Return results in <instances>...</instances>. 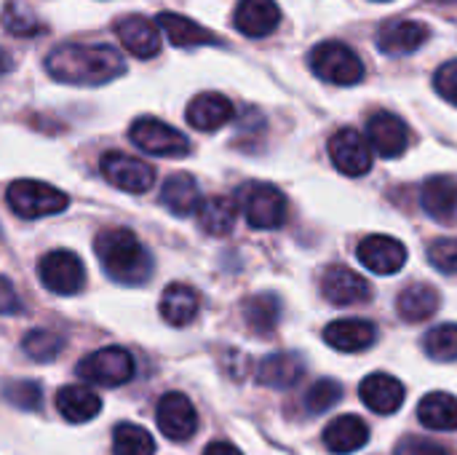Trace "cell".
I'll use <instances>...</instances> for the list:
<instances>
[{
	"label": "cell",
	"instance_id": "6da1fadb",
	"mask_svg": "<svg viewBox=\"0 0 457 455\" xmlns=\"http://www.w3.org/2000/svg\"><path fill=\"white\" fill-rule=\"evenodd\" d=\"M51 78L72 86H104L126 72L118 48L102 43H64L46 59Z\"/></svg>",
	"mask_w": 457,
	"mask_h": 455
},
{
	"label": "cell",
	"instance_id": "7a4b0ae2",
	"mask_svg": "<svg viewBox=\"0 0 457 455\" xmlns=\"http://www.w3.org/2000/svg\"><path fill=\"white\" fill-rule=\"evenodd\" d=\"M94 252L99 257L102 271L118 284L137 287V284L147 282L150 274H153L150 252L142 247L137 233L129 231V228H107V231H102L96 236V241H94Z\"/></svg>",
	"mask_w": 457,
	"mask_h": 455
},
{
	"label": "cell",
	"instance_id": "3957f363",
	"mask_svg": "<svg viewBox=\"0 0 457 455\" xmlns=\"http://www.w3.org/2000/svg\"><path fill=\"white\" fill-rule=\"evenodd\" d=\"M236 204L241 206L246 223L260 231H276L287 223V196L270 182H246L236 193Z\"/></svg>",
	"mask_w": 457,
	"mask_h": 455
},
{
	"label": "cell",
	"instance_id": "277c9868",
	"mask_svg": "<svg viewBox=\"0 0 457 455\" xmlns=\"http://www.w3.org/2000/svg\"><path fill=\"white\" fill-rule=\"evenodd\" d=\"M5 201H8V209L16 217H24V220L59 215L70 204V198L62 190H56L54 185L40 182V180H16V182H11L8 190H5Z\"/></svg>",
	"mask_w": 457,
	"mask_h": 455
},
{
	"label": "cell",
	"instance_id": "5b68a950",
	"mask_svg": "<svg viewBox=\"0 0 457 455\" xmlns=\"http://www.w3.org/2000/svg\"><path fill=\"white\" fill-rule=\"evenodd\" d=\"M311 70L321 80H329L337 86H351L364 78V62L356 56V51H351L340 40L319 43L311 51Z\"/></svg>",
	"mask_w": 457,
	"mask_h": 455
},
{
	"label": "cell",
	"instance_id": "8992f818",
	"mask_svg": "<svg viewBox=\"0 0 457 455\" xmlns=\"http://www.w3.org/2000/svg\"><path fill=\"white\" fill-rule=\"evenodd\" d=\"M78 375L83 381L104 386V389L123 386L134 378V357L120 346H107V349L91 351L86 359H80Z\"/></svg>",
	"mask_w": 457,
	"mask_h": 455
},
{
	"label": "cell",
	"instance_id": "52a82bcc",
	"mask_svg": "<svg viewBox=\"0 0 457 455\" xmlns=\"http://www.w3.org/2000/svg\"><path fill=\"white\" fill-rule=\"evenodd\" d=\"M129 139L150 153V156H161V158H182L190 153V139L177 131L174 126L158 121V118H137L129 129Z\"/></svg>",
	"mask_w": 457,
	"mask_h": 455
},
{
	"label": "cell",
	"instance_id": "ba28073f",
	"mask_svg": "<svg viewBox=\"0 0 457 455\" xmlns=\"http://www.w3.org/2000/svg\"><path fill=\"white\" fill-rule=\"evenodd\" d=\"M37 276L43 287L54 295H78L86 282V268L80 257L70 249H54L40 257L37 263Z\"/></svg>",
	"mask_w": 457,
	"mask_h": 455
},
{
	"label": "cell",
	"instance_id": "9c48e42d",
	"mask_svg": "<svg viewBox=\"0 0 457 455\" xmlns=\"http://www.w3.org/2000/svg\"><path fill=\"white\" fill-rule=\"evenodd\" d=\"M99 169L110 185H115L118 190H126V193H147L155 182V169L147 161H142L137 156L118 153V150L104 153L99 161Z\"/></svg>",
	"mask_w": 457,
	"mask_h": 455
},
{
	"label": "cell",
	"instance_id": "30bf717a",
	"mask_svg": "<svg viewBox=\"0 0 457 455\" xmlns=\"http://www.w3.org/2000/svg\"><path fill=\"white\" fill-rule=\"evenodd\" d=\"M329 158L345 177H361L372 169V147L356 129H340L329 139Z\"/></svg>",
	"mask_w": 457,
	"mask_h": 455
},
{
	"label": "cell",
	"instance_id": "8fae6325",
	"mask_svg": "<svg viewBox=\"0 0 457 455\" xmlns=\"http://www.w3.org/2000/svg\"><path fill=\"white\" fill-rule=\"evenodd\" d=\"M155 424L163 432L166 440L171 442H185L195 434L198 429V413L193 408V402L179 394V392H169L161 397L158 410H155Z\"/></svg>",
	"mask_w": 457,
	"mask_h": 455
},
{
	"label": "cell",
	"instance_id": "7c38bea8",
	"mask_svg": "<svg viewBox=\"0 0 457 455\" xmlns=\"http://www.w3.org/2000/svg\"><path fill=\"white\" fill-rule=\"evenodd\" d=\"M367 142L378 156L399 158L410 147V129L399 115L388 110H378L367 121Z\"/></svg>",
	"mask_w": 457,
	"mask_h": 455
},
{
	"label": "cell",
	"instance_id": "4fadbf2b",
	"mask_svg": "<svg viewBox=\"0 0 457 455\" xmlns=\"http://www.w3.org/2000/svg\"><path fill=\"white\" fill-rule=\"evenodd\" d=\"M356 257L361 260L364 268H370L372 274L378 276H391V274H399L407 263V247L394 239V236H383V233H375V236H367L359 249H356Z\"/></svg>",
	"mask_w": 457,
	"mask_h": 455
},
{
	"label": "cell",
	"instance_id": "5bb4252c",
	"mask_svg": "<svg viewBox=\"0 0 457 455\" xmlns=\"http://www.w3.org/2000/svg\"><path fill=\"white\" fill-rule=\"evenodd\" d=\"M321 292L332 306H361L372 298V287L345 265H332L324 274Z\"/></svg>",
	"mask_w": 457,
	"mask_h": 455
},
{
	"label": "cell",
	"instance_id": "9a60e30c",
	"mask_svg": "<svg viewBox=\"0 0 457 455\" xmlns=\"http://www.w3.org/2000/svg\"><path fill=\"white\" fill-rule=\"evenodd\" d=\"M324 341L343 354H359L375 346L378 341V327L375 322L367 319H335L324 330Z\"/></svg>",
	"mask_w": 457,
	"mask_h": 455
},
{
	"label": "cell",
	"instance_id": "2e32d148",
	"mask_svg": "<svg viewBox=\"0 0 457 455\" xmlns=\"http://www.w3.org/2000/svg\"><path fill=\"white\" fill-rule=\"evenodd\" d=\"M115 35L120 38V43L126 46L129 54H134L137 59H150L161 51V32L158 24H153L145 16H123L115 21Z\"/></svg>",
	"mask_w": 457,
	"mask_h": 455
},
{
	"label": "cell",
	"instance_id": "e0dca14e",
	"mask_svg": "<svg viewBox=\"0 0 457 455\" xmlns=\"http://www.w3.org/2000/svg\"><path fill=\"white\" fill-rule=\"evenodd\" d=\"M428 38H431L428 24L415 21V19H402V21H391L380 29L378 46L388 56H404V54L418 51Z\"/></svg>",
	"mask_w": 457,
	"mask_h": 455
},
{
	"label": "cell",
	"instance_id": "ac0fdd59",
	"mask_svg": "<svg viewBox=\"0 0 457 455\" xmlns=\"http://www.w3.org/2000/svg\"><path fill=\"white\" fill-rule=\"evenodd\" d=\"M359 397H361V402L370 410H375L380 416H391V413H396L404 405L407 392H404L402 381H396L394 375L375 373V375H370V378L361 381Z\"/></svg>",
	"mask_w": 457,
	"mask_h": 455
},
{
	"label": "cell",
	"instance_id": "d6986e66",
	"mask_svg": "<svg viewBox=\"0 0 457 455\" xmlns=\"http://www.w3.org/2000/svg\"><path fill=\"white\" fill-rule=\"evenodd\" d=\"M233 102L225 94L206 91L187 105V123L198 131H217L233 121Z\"/></svg>",
	"mask_w": 457,
	"mask_h": 455
},
{
	"label": "cell",
	"instance_id": "ffe728a7",
	"mask_svg": "<svg viewBox=\"0 0 457 455\" xmlns=\"http://www.w3.org/2000/svg\"><path fill=\"white\" fill-rule=\"evenodd\" d=\"M281 21V11L273 0H241L236 5L233 24L246 38H265Z\"/></svg>",
	"mask_w": 457,
	"mask_h": 455
},
{
	"label": "cell",
	"instance_id": "44dd1931",
	"mask_svg": "<svg viewBox=\"0 0 457 455\" xmlns=\"http://www.w3.org/2000/svg\"><path fill=\"white\" fill-rule=\"evenodd\" d=\"M420 204L423 209L442 220V223H453L457 220V180L450 174H436V177H428L423 182V190H420Z\"/></svg>",
	"mask_w": 457,
	"mask_h": 455
},
{
	"label": "cell",
	"instance_id": "7402d4cb",
	"mask_svg": "<svg viewBox=\"0 0 457 455\" xmlns=\"http://www.w3.org/2000/svg\"><path fill=\"white\" fill-rule=\"evenodd\" d=\"M305 362L297 354H270L257 365V383L268 389H292L303 381Z\"/></svg>",
	"mask_w": 457,
	"mask_h": 455
},
{
	"label": "cell",
	"instance_id": "603a6c76",
	"mask_svg": "<svg viewBox=\"0 0 457 455\" xmlns=\"http://www.w3.org/2000/svg\"><path fill=\"white\" fill-rule=\"evenodd\" d=\"M367 442H370V426L359 416H340L324 429V445L335 455L356 453Z\"/></svg>",
	"mask_w": 457,
	"mask_h": 455
},
{
	"label": "cell",
	"instance_id": "cb8c5ba5",
	"mask_svg": "<svg viewBox=\"0 0 457 455\" xmlns=\"http://www.w3.org/2000/svg\"><path fill=\"white\" fill-rule=\"evenodd\" d=\"M161 204L177 215V217H187L193 212H198L201 206V188L195 182V177H190L187 172H177L171 174L163 188H161Z\"/></svg>",
	"mask_w": 457,
	"mask_h": 455
},
{
	"label": "cell",
	"instance_id": "d4e9b609",
	"mask_svg": "<svg viewBox=\"0 0 457 455\" xmlns=\"http://www.w3.org/2000/svg\"><path fill=\"white\" fill-rule=\"evenodd\" d=\"M201 308V298L187 284H169L161 295V316L171 327H187Z\"/></svg>",
	"mask_w": 457,
	"mask_h": 455
},
{
	"label": "cell",
	"instance_id": "484cf974",
	"mask_svg": "<svg viewBox=\"0 0 457 455\" xmlns=\"http://www.w3.org/2000/svg\"><path fill=\"white\" fill-rule=\"evenodd\" d=\"M56 410L67 424H88L99 416L102 400L86 386H64L56 394Z\"/></svg>",
	"mask_w": 457,
	"mask_h": 455
},
{
	"label": "cell",
	"instance_id": "4316f807",
	"mask_svg": "<svg viewBox=\"0 0 457 455\" xmlns=\"http://www.w3.org/2000/svg\"><path fill=\"white\" fill-rule=\"evenodd\" d=\"M158 27H161V32H163L174 46H179V48L217 43L214 32H209L206 27L195 24L193 19L182 16V13H171V11L158 13Z\"/></svg>",
	"mask_w": 457,
	"mask_h": 455
},
{
	"label": "cell",
	"instance_id": "83f0119b",
	"mask_svg": "<svg viewBox=\"0 0 457 455\" xmlns=\"http://www.w3.org/2000/svg\"><path fill=\"white\" fill-rule=\"evenodd\" d=\"M396 308H399V314H402L404 322H412V324L426 322L439 308V292L431 284L415 282V284H410V287H404L399 292Z\"/></svg>",
	"mask_w": 457,
	"mask_h": 455
},
{
	"label": "cell",
	"instance_id": "f1b7e54d",
	"mask_svg": "<svg viewBox=\"0 0 457 455\" xmlns=\"http://www.w3.org/2000/svg\"><path fill=\"white\" fill-rule=\"evenodd\" d=\"M418 418L426 429L457 432V397L447 392L426 394L418 405Z\"/></svg>",
	"mask_w": 457,
	"mask_h": 455
},
{
	"label": "cell",
	"instance_id": "f546056e",
	"mask_svg": "<svg viewBox=\"0 0 457 455\" xmlns=\"http://www.w3.org/2000/svg\"><path fill=\"white\" fill-rule=\"evenodd\" d=\"M238 204L228 196H212L198 206V225L209 236H228L236 228Z\"/></svg>",
	"mask_w": 457,
	"mask_h": 455
},
{
	"label": "cell",
	"instance_id": "4dcf8cb0",
	"mask_svg": "<svg viewBox=\"0 0 457 455\" xmlns=\"http://www.w3.org/2000/svg\"><path fill=\"white\" fill-rule=\"evenodd\" d=\"M281 319V300L273 292H260L244 300V322L254 335H270Z\"/></svg>",
	"mask_w": 457,
	"mask_h": 455
},
{
	"label": "cell",
	"instance_id": "1f68e13d",
	"mask_svg": "<svg viewBox=\"0 0 457 455\" xmlns=\"http://www.w3.org/2000/svg\"><path fill=\"white\" fill-rule=\"evenodd\" d=\"M155 442L147 429L137 424H118L112 432V455H153Z\"/></svg>",
	"mask_w": 457,
	"mask_h": 455
},
{
	"label": "cell",
	"instance_id": "d6a6232c",
	"mask_svg": "<svg viewBox=\"0 0 457 455\" xmlns=\"http://www.w3.org/2000/svg\"><path fill=\"white\" fill-rule=\"evenodd\" d=\"M0 24L11 32V35H19V38H32L43 29L40 19L35 16V11L19 0H11L3 5V13H0Z\"/></svg>",
	"mask_w": 457,
	"mask_h": 455
},
{
	"label": "cell",
	"instance_id": "836d02e7",
	"mask_svg": "<svg viewBox=\"0 0 457 455\" xmlns=\"http://www.w3.org/2000/svg\"><path fill=\"white\" fill-rule=\"evenodd\" d=\"M423 349L436 362H455L457 359V324H439L428 330L423 338Z\"/></svg>",
	"mask_w": 457,
	"mask_h": 455
},
{
	"label": "cell",
	"instance_id": "e575fe53",
	"mask_svg": "<svg viewBox=\"0 0 457 455\" xmlns=\"http://www.w3.org/2000/svg\"><path fill=\"white\" fill-rule=\"evenodd\" d=\"M21 349L35 362H51L62 351V338L56 333H51V330H32V333L24 335Z\"/></svg>",
	"mask_w": 457,
	"mask_h": 455
},
{
	"label": "cell",
	"instance_id": "d590c367",
	"mask_svg": "<svg viewBox=\"0 0 457 455\" xmlns=\"http://www.w3.org/2000/svg\"><path fill=\"white\" fill-rule=\"evenodd\" d=\"M343 400V386L332 378H321L316 381L308 394H305V408L311 410V416H324L327 410H332L337 402Z\"/></svg>",
	"mask_w": 457,
	"mask_h": 455
},
{
	"label": "cell",
	"instance_id": "8d00e7d4",
	"mask_svg": "<svg viewBox=\"0 0 457 455\" xmlns=\"http://www.w3.org/2000/svg\"><path fill=\"white\" fill-rule=\"evenodd\" d=\"M3 397L13 408L27 410V413H32V410H37L43 405V389H40L37 381H8L5 389H3Z\"/></svg>",
	"mask_w": 457,
	"mask_h": 455
},
{
	"label": "cell",
	"instance_id": "74e56055",
	"mask_svg": "<svg viewBox=\"0 0 457 455\" xmlns=\"http://www.w3.org/2000/svg\"><path fill=\"white\" fill-rule=\"evenodd\" d=\"M428 260L445 274H457V239H436L428 247Z\"/></svg>",
	"mask_w": 457,
	"mask_h": 455
},
{
	"label": "cell",
	"instance_id": "f35d334b",
	"mask_svg": "<svg viewBox=\"0 0 457 455\" xmlns=\"http://www.w3.org/2000/svg\"><path fill=\"white\" fill-rule=\"evenodd\" d=\"M434 86H436V91H439L450 105H455L457 107V59H453V62H445V64L436 70V75H434Z\"/></svg>",
	"mask_w": 457,
	"mask_h": 455
},
{
	"label": "cell",
	"instance_id": "ab89813d",
	"mask_svg": "<svg viewBox=\"0 0 457 455\" xmlns=\"http://www.w3.org/2000/svg\"><path fill=\"white\" fill-rule=\"evenodd\" d=\"M394 455H450L447 448L426 440V437H404L399 445H396V453Z\"/></svg>",
	"mask_w": 457,
	"mask_h": 455
},
{
	"label": "cell",
	"instance_id": "60d3db41",
	"mask_svg": "<svg viewBox=\"0 0 457 455\" xmlns=\"http://www.w3.org/2000/svg\"><path fill=\"white\" fill-rule=\"evenodd\" d=\"M21 311V300H19V292L13 290V284L0 276V316H11V314H19Z\"/></svg>",
	"mask_w": 457,
	"mask_h": 455
},
{
	"label": "cell",
	"instance_id": "b9f144b4",
	"mask_svg": "<svg viewBox=\"0 0 457 455\" xmlns=\"http://www.w3.org/2000/svg\"><path fill=\"white\" fill-rule=\"evenodd\" d=\"M204 455H244L233 442H212L206 451H204Z\"/></svg>",
	"mask_w": 457,
	"mask_h": 455
},
{
	"label": "cell",
	"instance_id": "7bdbcfd3",
	"mask_svg": "<svg viewBox=\"0 0 457 455\" xmlns=\"http://www.w3.org/2000/svg\"><path fill=\"white\" fill-rule=\"evenodd\" d=\"M11 70V56H8V51L5 48H0V75L3 72H8Z\"/></svg>",
	"mask_w": 457,
	"mask_h": 455
},
{
	"label": "cell",
	"instance_id": "ee69618b",
	"mask_svg": "<svg viewBox=\"0 0 457 455\" xmlns=\"http://www.w3.org/2000/svg\"><path fill=\"white\" fill-rule=\"evenodd\" d=\"M380 3H383V0H380Z\"/></svg>",
	"mask_w": 457,
	"mask_h": 455
}]
</instances>
